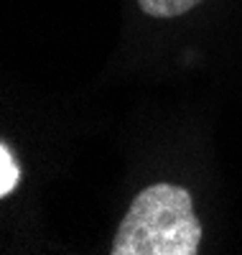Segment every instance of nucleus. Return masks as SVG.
<instances>
[{
	"instance_id": "f03ea898",
	"label": "nucleus",
	"mask_w": 242,
	"mask_h": 255,
	"mask_svg": "<svg viewBox=\"0 0 242 255\" xmlns=\"http://www.w3.org/2000/svg\"><path fill=\"white\" fill-rule=\"evenodd\" d=\"M199 3L202 0H138L140 10L153 18H179Z\"/></svg>"
},
{
	"instance_id": "f257e3e1",
	"label": "nucleus",
	"mask_w": 242,
	"mask_h": 255,
	"mask_svg": "<svg viewBox=\"0 0 242 255\" xmlns=\"http://www.w3.org/2000/svg\"><path fill=\"white\" fill-rule=\"evenodd\" d=\"M202 225L194 215L191 194L173 184H153L130 202L113 255H194L199 253Z\"/></svg>"
},
{
	"instance_id": "7ed1b4c3",
	"label": "nucleus",
	"mask_w": 242,
	"mask_h": 255,
	"mask_svg": "<svg viewBox=\"0 0 242 255\" xmlns=\"http://www.w3.org/2000/svg\"><path fill=\"white\" fill-rule=\"evenodd\" d=\"M18 181H20V166L13 158L10 148L3 143L0 145V197L3 199L10 197L13 189L18 186Z\"/></svg>"
}]
</instances>
